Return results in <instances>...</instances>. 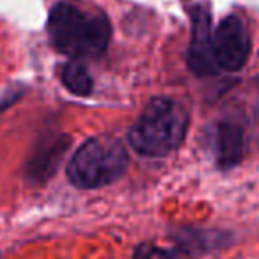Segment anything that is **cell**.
I'll list each match as a JSON object with an SVG mask.
<instances>
[{
  "label": "cell",
  "mask_w": 259,
  "mask_h": 259,
  "mask_svg": "<svg viewBox=\"0 0 259 259\" xmlns=\"http://www.w3.org/2000/svg\"><path fill=\"white\" fill-rule=\"evenodd\" d=\"M69 145H71V141L67 136L58 134L53 138H45L25 166V173H27L28 180L32 184H42V182L50 180L57 171L62 157L67 152Z\"/></svg>",
  "instance_id": "obj_6"
},
{
  "label": "cell",
  "mask_w": 259,
  "mask_h": 259,
  "mask_svg": "<svg viewBox=\"0 0 259 259\" xmlns=\"http://www.w3.org/2000/svg\"><path fill=\"white\" fill-rule=\"evenodd\" d=\"M192 37L189 46V67L194 74L206 76L217 71L213 58V35L210 28V16L203 7L192 11Z\"/></svg>",
  "instance_id": "obj_5"
},
{
  "label": "cell",
  "mask_w": 259,
  "mask_h": 259,
  "mask_svg": "<svg viewBox=\"0 0 259 259\" xmlns=\"http://www.w3.org/2000/svg\"><path fill=\"white\" fill-rule=\"evenodd\" d=\"M189 127V113L178 101L155 97L131 127L129 145L143 157H166L182 145Z\"/></svg>",
  "instance_id": "obj_2"
},
{
  "label": "cell",
  "mask_w": 259,
  "mask_h": 259,
  "mask_svg": "<svg viewBox=\"0 0 259 259\" xmlns=\"http://www.w3.org/2000/svg\"><path fill=\"white\" fill-rule=\"evenodd\" d=\"M134 259H185L178 250L160 249L155 245H140L134 250Z\"/></svg>",
  "instance_id": "obj_9"
},
{
  "label": "cell",
  "mask_w": 259,
  "mask_h": 259,
  "mask_svg": "<svg viewBox=\"0 0 259 259\" xmlns=\"http://www.w3.org/2000/svg\"><path fill=\"white\" fill-rule=\"evenodd\" d=\"M129 157L123 143L115 136H94L71 157L65 175L76 189L92 191L118 180L127 169Z\"/></svg>",
  "instance_id": "obj_3"
},
{
  "label": "cell",
  "mask_w": 259,
  "mask_h": 259,
  "mask_svg": "<svg viewBox=\"0 0 259 259\" xmlns=\"http://www.w3.org/2000/svg\"><path fill=\"white\" fill-rule=\"evenodd\" d=\"M250 55V34L247 21L240 14H228L213 34V58L219 69L238 72Z\"/></svg>",
  "instance_id": "obj_4"
},
{
  "label": "cell",
  "mask_w": 259,
  "mask_h": 259,
  "mask_svg": "<svg viewBox=\"0 0 259 259\" xmlns=\"http://www.w3.org/2000/svg\"><path fill=\"white\" fill-rule=\"evenodd\" d=\"M217 148L221 160H224V162L238 160L243 148L242 129L235 123H221L217 131Z\"/></svg>",
  "instance_id": "obj_7"
},
{
  "label": "cell",
  "mask_w": 259,
  "mask_h": 259,
  "mask_svg": "<svg viewBox=\"0 0 259 259\" xmlns=\"http://www.w3.org/2000/svg\"><path fill=\"white\" fill-rule=\"evenodd\" d=\"M48 37L57 52L72 58L101 57L111 39V25L103 14H89L60 2L50 11Z\"/></svg>",
  "instance_id": "obj_1"
},
{
  "label": "cell",
  "mask_w": 259,
  "mask_h": 259,
  "mask_svg": "<svg viewBox=\"0 0 259 259\" xmlns=\"http://www.w3.org/2000/svg\"><path fill=\"white\" fill-rule=\"evenodd\" d=\"M60 79L64 87L74 96L85 97L90 96L94 90V79L79 62H69L62 67Z\"/></svg>",
  "instance_id": "obj_8"
}]
</instances>
